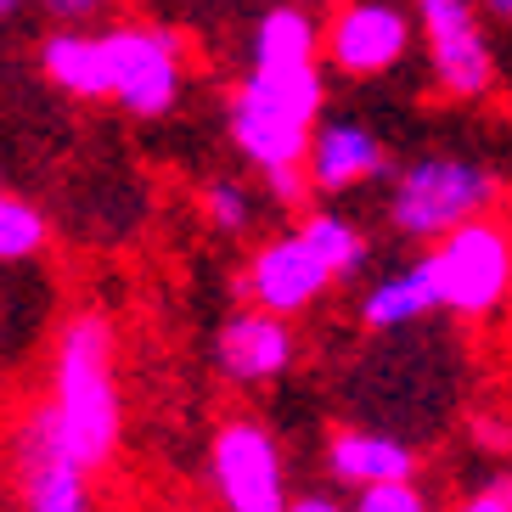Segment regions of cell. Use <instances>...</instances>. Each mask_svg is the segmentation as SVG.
Wrapping results in <instances>:
<instances>
[{"mask_svg":"<svg viewBox=\"0 0 512 512\" xmlns=\"http://www.w3.org/2000/svg\"><path fill=\"white\" fill-rule=\"evenodd\" d=\"M51 406H57L62 439L91 473L113 462L124 439V400L113 383V327L96 310L62 327L51 355Z\"/></svg>","mask_w":512,"mask_h":512,"instance_id":"1","label":"cell"},{"mask_svg":"<svg viewBox=\"0 0 512 512\" xmlns=\"http://www.w3.org/2000/svg\"><path fill=\"white\" fill-rule=\"evenodd\" d=\"M321 57L310 62H248L231 96V141L259 175L310 158L321 130Z\"/></svg>","mask_w":512,"mask_h":512,"instance_id":"2","label":"cell"},{"mask_svg":"<svg viewBox=\"0 0 512 512\" xmlns=\"http://www.w3.org/2000/svg\"><path fill=\"white\" fill-rule=\"evenodd\" d=\"M507 203V181L479 158H456V152H428L417 164H406L389 186V226L400 237L439 242L467 220L501 214Z\"/></svg>","mask_w":512,"mask_h":512,"instance_id":"3","label":"cell"},{"mask_svg":"<svg viewBox=\"0 0 512 512\" xmlns=\"http://www.w3.org/2000/svg\"><path fill=\"white\" fill-rule=\"evenodd\" d=\"M434 259V282H439V304L462 321H484L496 316L512 293V231L501 214L467 220L451 237H439L428 248Z\"/></svg>","mask_w":512,"mask_h":512,"instance_id":"4","label":"cell"},{"mask_svg":"<svg viewBox=\"0 0 512 512\" xmlns=\"http://www.w3.org/2000/svg\"><path fill=\"white\" fill-rule=\"evenodd\" d=\"M107 46V79H113V102L136 119H164L181 102L186 85V57L181 40L158 23H113L102 29Z\"/></svg>","mask_w":512,"mask_h":512,"instance_id":"5","label":"cell"},{"mask_svg":"<svg viewBox=\"0 0 512 512\" xmlns=\"http://www.w3.org/2000/svg\"><path fill=\"white\" fill-rule=\"evenodd\" d=\"M17 501L23 512H96L91 501V467L74 456V445L62 439L57 406H29L17 422Z\"/></svg>","mask_w":512,"mask_h":512,"instance_id":"6","label":"cell"},{"mask_svg":"<svg viewBox=\"0 0 512 512\" xmlns=\"http://www.w3.org/2000/svg\"><path fill=\"white\" fill-rule=\"evenodd\" d=\"M209 484L226 512H287V462L265 422L231 417L209 439Z\"/></svg>","mask_w":512,"mask_h":512,"instance_id":"7","label":"cell"},{"mask_svg":"<svg viewBox=\"0 0 512 512\" xmlns=\"http://www.w3.org/2000/svg\"><path fill=\"white\" fill-rule=\"evenodd\" d=\"M338 282L332 265L316 254V242L304 231H287V237H271L259 242L248 265H242V299L271 310V316H299L310 304Z\"/></svg>","mask_w":512,"mask_h":512,"instance_id":"8","label":"cell"},{"mask_svg":"<svg viewBox=\"0 0 512 512\" xmlns=\"http://www.w3.org/2000/svg\"><path fill=\"white\" fill-rule=\"evenodd\" d=\"M417 23H422V40H428L434 79L445 91L462 96V102L490 91L496 62H490V46H484L473 0H417Z\"/></svg>","mask_w":512,"mask_h":512,"instance_id":"9","label":"cell"},{"mask_svg":"<svg viewBox=\"0 0 512 512\" xmlns=\"http://www.w3.org/2000/svg\"><path fill=\"white\" fill-rule=\"evenodd\" d=\"M411 51V17L394 0H349L327 23V62L349 79L389 74Z\"/></svg>","mask_w":512,"mask_h":512,"instance_id":"10","label":"cell"},{"mask_svg":"<svg viewBox=\"0 0 512 512\" xmlns=\"http://www.w3.org/2000/svg\"><path fill=\"white\" fill-rule=\"evenodd\" d=\"M214 366L237 389H259V383L282 377L293 366V327H287V316H271L259 304L226 316L220 332H214Z\"/></svg>","mask_w":512,"mask_h":512,"instance_id":"11","label":"cell"},{"mask_svg":"<svg viewBox=\"0 0 512 512\" xmlns=\"http://www.w3.org/2000/svg\"><path fill=\"white\" fill-rule=\"evenodd\" d=\"M304 169H310V186L316 192L338 197V192H355L366 181H383L389 175V147H383V136H372L355 119H327L316 130V141H310Z\"/></svg>","mask_w":512,"mask_h":512,"instance_id":"12","label":"cell"},{"mask_svg":"<svg viewBox=\"0 0 512 512\" xmlns=\"http://www.w3.org/2000/svg\"><path fill=\"white\" fill-rule=\"evenodd\" d=\"M332 479L349 490H377V484H406L417 479V451L394 434H372V428H338L327 445Z\"/></svg>","mask_w":512,"mask_h":512,"instance_id":"13","label":"cell"},{"mask_svg":"<svg viewBox=\"0 0 512 512\" xmlns=\"http://www.w3.org/2000/svg\"><path fill=\"white\" fill-rule=\"evenodd\" d=\"M40 74L74 102H113V79H107V46L102 34H85L79 23H62L40 40Z\"/></svg>","mask_w":512,"mask_h":512,"instance_id":"14","label":"cell"},{"mask_svg":"<svg viewBox=\"0 0 512 512\" xmlns=\"http://www.w3.org/2000/svg\"><path fill=\"white\" fill-rule=\"evenodd\" d=\"M434 310H445V304H439L434 259H428V254L411 259L406 271H389L383 282H372V287H366V299H361V321L372 332L417 327V321L434 316Z\"/></svg>","mask_w":512,"mask_h":512,"instance_id":"15","label":"cell"},{"mask_svg":"<svg viewBox=\"0 0 512 512\" xmlns=\"http://www.w3.org/2000/svg\"><path fill=\"white\" fill-rule=\"evenodd\" d=\"M310 57H327V34L316 29L310 6H271L259 17L248 62H310Z\"/></svg>","mask_w":512,"mask_h":512,"instance_id":"16","label":"cell"},{"mask_svg":"<svg viewBox=\"0 0 512 512\" xmlns=\"http://www.w3.org/2000/svg\"><path fill=\"white\" fill-rule=\"evenodd\" d=\"M299 231L316 242V254L332 265V276H338V282H349V276L366 271V254H372V248H366V231L355 226L349 214L316 209V214H304V220H299Z\"/></svg>","mask_w":512,"mask_h":512,"instance_id":"17","label":"cell"},{"mask_svg":"<svg viewBox=\"0 0 512 512\" xmlns=\"http://www.w3.org/2000/svg\"><path fill=\"white\" fill-rule=\"evenodd\" d=\"M46 237H51L46 214L34 209L29 197H17V192L0 197V259H6V265L34 259L40 248H46Z\"/></svg>","mask_w":512,"mask_h":512,"instance_id":"18","label":"cell"},{"mask_svg":"<svg viewBox=\"0 0 512 512\" xmlns=\"http://www.w3.org/2000/svg\"><path fill=\"white\" fill-rule=\"evenodd\" d=\"M203 220L220 237H242V231L254 226V192L242 181H209L203 186Z\"/></svg>","mask_w":512,"mask_h":512,"instance_id":"19","label":"cell"},{"mask_svg":"<svg viewBox=\"0 0 512 512\" xmlns=\"http://www.w3.org/2000/svg\"><path fill=\"white\" fill-rule=\"evenodd\" d=\"M355 512H428V501H422V490L406 479V484H377V490H361Z\"/></svg>","mask_w":512,"mask_h":512,"instance_id":"20","label":"cell"},{"mask_svg":"<svg viewBox=\"0 0 512 512\" xmlns=\"http://www.w3.org/2000/svg\"><path fill=\"white\" fill-rule=\"evenodd\" d=\"M265 192H271L282 209H304V197L316 192V186H310V169L304 164H287V169H271V175H265Z\"/></svg>","mask_w":512,"mask_h":512,"instance_id":"21","label":"cell"},{"mask_svg":"<svg viewBox=\"0 0 512 512\" xmlns=\"http://www.w3.org/2000/svg\"><path fill=\"white\" fill-rule=\"evenodd\" d=\"M451 512H512V473H501V479H484L479 490H467V496L456 501Z\"/></svg>","mask_w":512,"mask_h":512,"instance_id":"22","label":"cell"},{"mask_svg":"<svg viewBox=\"0 0 512 512\" xmlns=\"http://www.w3.org/2000/svg\"><path fill=\"white\" fill-rule=\"evenodd\" d=\"M57 23H85L91 12H102V0H40Z\"/></svg>","mask_w":512,"mask_h":512,"instance_id":"23","label":"cell"},{"mask_svg":"<svg viewBox=\"0 0 512 512\" xmlns=\"http://www.w3.org/2000/svg\"><path fill=\"white\" fill-rule=\"evenodd\" d=\"M287 512H355V507H344V501H332V496H293Z\"/></svg>","mask_w":512,"mask_h":512,"instance_id":"24","label":"cell"},{"mask_svg":"<svg viewBox=\"0 0 512 512\" xmlns=\"http://www.w3.org/2000/svg\"><path fill=\"white\" fill-rule=\"evenodd\" d=\"M473 434H479L484 445H496V451H512V428H501V422H479Z\"/></svg>","mask_w":512,"mask_h":512,"instance_id":"25","label":"cell"},{"mask_svg":"<svg viewBox=\"0 0 512 512\" xmlns=\"http://www.w3.org/2000/svg\"><path fill=\"white\" fill-rule=\"evenodd\" d=\"M484 12L501 17V23H512V0H484Z\"/></svg>","mask_w":512,"mask_h":512,"instance_id":"26","label":"cell"},{"mask_svg":"<svg viewBox=\"0 0 512 512\" xmlns=\"http://www.w3.org/2000/svg\"><path fill=\"white\" fill-rule=\"evenodd\" d=\"M17 6H23V0H0V12L6 17H17Z\"/></svg>","mask_w":512,"mask_h":512,"instance_id":"27","label":"cell"}]
</instances>
